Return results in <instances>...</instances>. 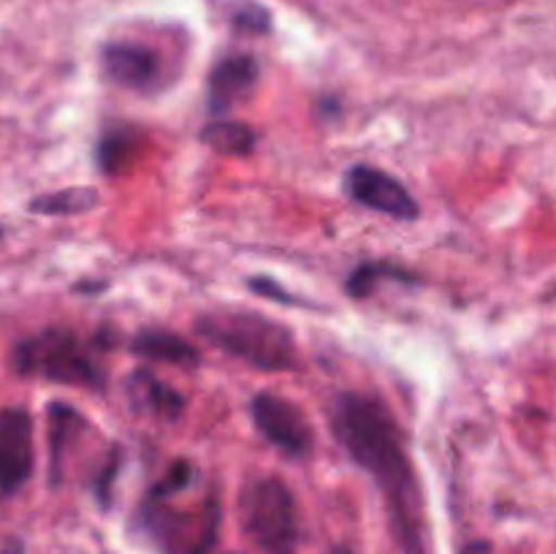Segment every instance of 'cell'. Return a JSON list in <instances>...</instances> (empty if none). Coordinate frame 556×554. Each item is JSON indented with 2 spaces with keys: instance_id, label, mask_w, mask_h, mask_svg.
<instances>
[{
  "instance_id": "1",
  "label": "cell",
  "mask_w": 556,
  "mask_h": 554,
  "mask_svg": "<svg viewBox=\"0 0 556 554\" xmlns=\"http://www.w3.org/2000/svg\"><path fill=\"white\" fill-rule=\"evenodd\" d=\"M331 429L348 456L383 492L402 549L407 554H424L421 489L402 429L389 407L367 394H340L331 407Z\"/></svg>"
},
{
  "instance_id": "2",
  "label": "cell",
  "mask_w": 556,
  "mask_h": 554,
  "mask_svg": "<svg viewBox=\"0 0 556 554\" xmlns=\"http://www.w3.org/2000/svg\"><path fill=\"white\" fill-rule=\"evenodd\" d=\"M195 329L212 345L255 369L288 373L299 367V351L291 329L271 320L269 315L250 313V310H212L199 315Z\"/></svg>"
},
{
  "instance_id": "3",
  "label": "cell",
  "mask_w": 556,
  "mask_h": 554,
  "mask_svg": "<svg viewBox=\"0 0 556 554\" xmlns=\"http://www.w3.org/2000/svg\"><path fill=\"white\" fill-rule=\"evenodd\" d=\"M96 348H101V335H98V342H87L74 329L49 326L22 340L11 358H14L16 373L27 378L103 389L106 373H103L101 358L96 356Z\"/></svg>"
},
{
  "instance_id": "4",
  "label": "cell",
  "mask_w": 556,
  "mask_h": 554,
  "mask_svg": "<svg viewBox=\"0 0 556 554\" xmlns=\"http://www.w3.org/2000/svg\"><path fill=\"white\" fill-rule=\"evenodd\" d=\"M242 530L264 554H293L299 546L296 500L286 481L258 476L244 483L239 494Z\"/></svg>"
},
{
  "instance_id": "5",
  "label": "cell",
  "mask_w": 556,
  "mask_h": 554,
  "mask_svg": "<svg viewBox=\"0 0 556 554\" xmlns=\"http://www.w3.org/2000/svg\"><path fill=\"white\" fill-rule=\"evenodd\" d=\"M139 519L163 554H206L220 525V505L210 498L199 508L182 511L174 508L166 498L147 494Z\"/></svg>"
},
{
  "instance_id": "6",
  "label": "cell",
  "mask_w": 556,
  "mask_h": 554,
  "mask_svg": "<svg viewBox=\"0 0 556 554\" xmlns=\"http://www.w3.org/2000/svg\"><path fill=\"white\" fill-rule=\"evenodd\" d=\"M250 416L255 427L269 443L291 456H307L315 445V432L309 418L304 416L296 402L286 400L271 391H261L250 402Z\"/></svg>"
},
{
  "instance_id": "7",
  "label": "cell",
  "mask_w": 556,
  "mask_h": 554,
  "mask_svg": "<svg viewBox=\"0 0 556 554\" xmlns=\"http://www.w3.org/2000/svg\"><path fill=\"white\" fill-rule=\"evenodd\" d=\"M36 445H33V416L20 405L0 411V494L11 498L33 476Z\"/></svg>"
},
{
  "instance_id": "8",
  "label": "cell",
  "mask_w": 556,
  "mask_h": 554,
  "mask_svg": "<svg viewBox=\"0 0 556 554\" xmlns=\"http://www.w3.org/2000/svg\"><path fill=\"white\" fill-rule=\"evenodd\" d=\"M345 190L353 201H358L367 210L396 217V221H416L421 215L410 190L394 174L369 166V163H356V166L348 168Z\"/></svg>"
},
{
  "instance_id": "9",
  "label": "cell",
  "mask_w": 556,
  "mask_h": 554,
  "mask_svg": "<svg viewBox=\"0 0 556 554\" xmlns=\"http://www.w3.org/2000/svg\"><path fill=\"white\" fill-rule=\"evenodd\" d=\"M103 71L119 87L150 92L163 79V60L152 47L134 41H114L103 47Z\"/></svg>"
},
{
  "instance_id": "10",
  "label": "cell",
  "mask_w": 556,
  "mask_h": 554,
  "mask_svg": "<svg viewBox=\"0 0 556 554\" xmlns=\"http://www.w3.org/2000/svg\"><path fill=\"white\" fill-rule=\"evenodd\" d=\"M258 81V60L250 54H228L206 76V106L212 114H226L248 101Z\"/></svg>"
},
{
  "instance_id": "11",
  "label": "cell",
  "mask_w": 556,
  "mask_h": 554,
  "mask_svg": "<svg viewBox=\"0 0 556 554\" xmlns=\"http://www.w3.org/2000/svg\"><path fill=\"white\" fill-rule=\"evenodd\" d=\"M128 400L136 411L166 421H174L185 411V396L147 369H136L128 378Z\"/></svg>"
},
{
  "instance_id": "12",
  "label": "cell",
  "mask_w": 556,
  "mask_h": 554,
  "mask_svg": "<svg viewBox=\"0 0 556 554\" xmlns=\"http://www.w3.org/2000/svg\"><path fill=\"white\" fill-rule=\"evenodd\" d=\"M128 348L134 356L144 358V362L177 364V367H195L201 362L199 348L168 329H141L128 342Z\"/></svg>"
},
{
  "instance_id": "13",
  "label": "cell",
  "mask_w": 556,
  "mask_h": 554,
  "mask_svg": "<svg viewBox=\"0 0 556 554\" xmlns=\"http://www.w3.org/2000/svg\"><path fill=\"white\" fill-rule=\"evenodd\" d=\"M81 429H87V418L68 402H52L49 405V473L52 487L60 483L65 467V454L74 443H79Z\"/></svg>"
},
{
  "instance_id": "14",
  "label": "cell",
  "mask_w": 556,
  "mask_h": 554,
  "mask_svg": "<svg viewBox=\"0 0 556 554\" xmlns=\"http://www.w3.org/2000/svg\"><path fill=\"white\" fill-rule=\"evenodd\" d=\"M141 144H144V134L134 125H117L109 128L106 134L98 139L96 147V163L103 174H119L125 166H130L136 155H139Z\"/></svg>"
},
{
  "instance_id": "15",
  "label": "cell",
  "mask_w": 556,
  "mask_h": 554,
  "mask_svg": "<svg viewBox=\"0 0 556 554\" xmlns=\"http://www.w3.org/2000/svg\"><path fill=\"white\" fill-rule=\"evenodd\" d=\"M201 141L228 158H244L255 150V130L248 123H206L201 128Z\"/></svg>"
},
{
  "instance_id": "16",
  "label": "cell",
  "mask_w": 556,
  "mask_h": 554,
  "mask_svg": "<svg viewBox=\"0 0 556 554\" xmlns=\"http://www.w3.org/2000/svg\"><path fill=\"white\" fill-rule=\"evenodd\" d=\"M418 282V277L413 272H407L405 266L391 264V261H364L348 277V293L353 299H364L375 291L378 282Z\"/></svg>"
},
{
  "instance_id": "17",
  "label": "cell",
  "mask_w": 556,
  "mask_h": 554,
  "mask_svg": "<svg viewBox=\"0 0 556 554\" xmlns=\"http://www.w3.org/2000/svg\"><path fill=\"white\" fill-rule=\"evenodd\" d=\"M98 204V193L92 188H65L54 193L38 196L30 201V210L38 215H79Z\"/></svg>"
},
{
  "instance_id": "18",
  "label": "cell",
  "mask_w": 556,
  "mask_h": 554,
  "mask_svg": "<svg viewBox=\"0 0 556 554\" xmlns=\"http://www.w3.org/2000/svg\"><path fill=\"white\" fill-rule=\"evenodd\" d=\"M233 25L239 27V30H248V33H266L269 30V14H266L264 9H261L258 3H242L233 9L231 14Z\"/></svg>"
},
{
  "instance_id": "19",
  "label": "cell",
  "mask_w": 556,
  "mask_h": 554,
  "mask_svg": "<svg viewBox=\"0 0 556 554\" xmlns=\"http://www.w3.org/2000/svg\"><path fill=\"white\" fill-rule=\"evenodd\" d=\"M248 288L250 291L261 293V297L275 299V302H280V304H288V307H293V304H302L296 297H293V293L282 291L280 282H275V277H250Z\"/></svg>"
},
{
  "instance_id": "20",
  "label": "cell",
  "mask_w": 556,
  "mask_h": 554,
  "mask_svg": "<svg viewBox=\"0 0 556 554\" xmlns=\"http://www.w3.org/2000/svg\"><path fill=\"white\" fill-rule=\"evenodd\" d=\"M462 554H492V549H489V543L478 541V543H470V546H465V552Z\"/></svg>"
},
{
  "instance_id": "21",
  "label": "cell",
  "mask_w": 556,
  "mask_h": 554,
  "mask_svg": "<svg viewBox=\"0 0 556 554\" xmlns=\"http://www.w3.org/2000/svg\"><path fill=\"white\" fill-rule=\"evenodd\" d=\"M0 554H22V543L20 541H9L3 549H0Z\"/></svg>"
},
{
  "instance_id": "22",
  "label": "cell",
  "mask_w": 556,
  "mask_h": 554,
  "mask_svg": "<svg viewBox=\"0 0 556 554\" xmlns=\"http://www.w3.org/2000/svg\"><path fill=\"white\" fill-rule=\"evenodd\" d=\"M331 554H353V552H351V549H342L340 546V549H334V552H331Z\"/></svg>"
},
{
  "instance_id": "23",
  "label": "cell",
  "mask_w": 556,
  "mask_h": 554,
  "mask_svg": "<svg viewBox=\"0 0 556 554\" xmlns=\"http://www.w3.org/2000/svg\"><path fill=\"white\" fill-rule=\"evenodd\" d=\"M0 237H3V231H0Z\"/></svg>"
}]
</instances>
